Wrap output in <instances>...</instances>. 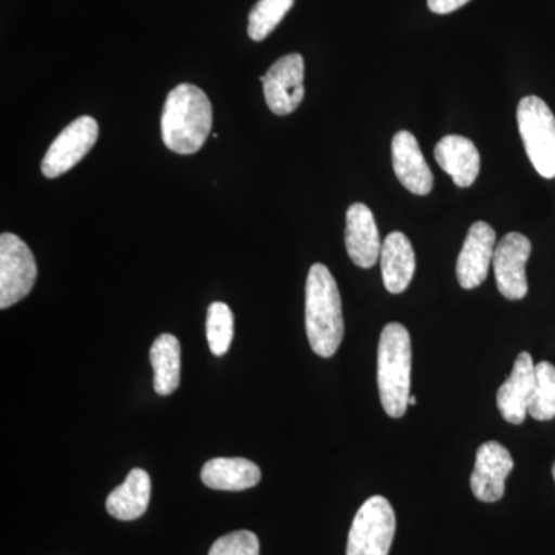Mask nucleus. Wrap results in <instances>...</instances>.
Returning a JSON list of instances; mask_svg holds the SVG:
<instances>
[{
	"mask_svg": "<svg viewBox=\"0 0 555 555\" xmlns=\"http://www.w3.org/2000/svg\"><path fill=\"white\" fill-rule=\"evenodd\" d=\"M214 124V108L207 94L192 83L175 87L164 105L160 131L167 149L193 155L203 147Z\"/></svg>",
	"mask_w": 555,
	"mask_h": 555,
	"instance_id": "obj_1",
	"label": "nucleus"
},
{
	"mask_svg": "<svg viewBox=\"0 0 555 555\" xmlns=\"http://www.w3.org/2000/svg\"><path fill=\"white\" fill-rule=\"evenodd\" d=\"M306 332L313 352L321 358L337 353L345 337L341 295L324 264H313L306 283Z\"/></svg>",
	"mask_w": 555,
	"mask_h": 555,
	"instance_id": "obj_2",
	"label": "nucleus"
},
{
	"mask_svg": "<svg viewBox=\"0 0 555 555\" xmlns=\"http://www.w3.org/2000/svg\"><path fill=\"white\" fill-rule=\"evenodd\" d=\"M411 335L403 324L389 323L378 345V390L386 414L401 418L411 397Z\"/></svg>",
	"mask_w": 555,
	"mask_h": 555,
	"instance_id": "obj_3",
	"label": "nucleus"
},
{
	"mask_svg": "<svg viewBox=\"0 0 555 555\" xmlns=\"http://www.w3.org/2000/svg\"><path fill=\"white\" fill-rule=\"evenodd\" d=\"M525 150L540 177L555 178V116L545 101L526 96L517 108Z\"/></svg>",
	"mask_w": 555,
	"mask_h": 555,
	"instance_id": "obj_4",
	"label": "nucleus"
},
{
	"mask_svg": "<svg viewBox=\"0 0 555 555\" xmlns=\"http://www.w3.org/2000/svg\"><path fill=\"white\" fill-rule=\"evenodd\" d=\"M396 528V513L389 500L371 496L358 509L350 526L346 555H389Z\"/></svg>",
	"mask_w": 555,
	"mask_h": 555,
	"instance_id": "obj_5",
	"label": "nucleus"
},
{
	"mask_svg": "<svg viewBox=\"0 0 555 555\" xmlns=\"http://www.w3.org/2000/svg\"><path fill=\"white\" fill-rule=\"evenodd\" d=\"M38 264L30 247L13 233L0 235V309H9L30 294Z\"/></svg>",
	"mask_w": 555,
	"mask_h": 555,
	"instance_id": "obj_6",
	"label": "nucleus"
},
{
	"mask_svg": "<svg viewBox=\"0 0 555 555\" xmlns=\"http://www.w3.org/2000/svg\"><path fill=\"white\" fill-rule=\"evenodd\" d=\"M100 126L91 116H80L61 131L42 160L43 177L53 179L67 173L86 158L96 144Z\"/></svg>",
	"mask_w": 555,
	"mask_h": 555,
	"instance_id": "obj_7",
	"label": "nucleus"
},
{
	"mask_svg": "<svg viewBox=\"0 0 555 555\" xmlns=\"http://www.w3.org/2000/svg\"><path fill=\"white\" fill-rule=\"evenodd\" d=\"M531 241L517 232L507 233L495 246L492 266L496 287L511 301H518L528 295L526 262L531 257Z\"/></svg>",
	"mask_w": 555,
	"mask_h": 555,
	"instance_id": "obj_8",
	"label": "nucleus"
},
{
	"mask_svg": "<svg viewBox=\"0 0 555 555\" xmlns=\"http://www.w3.org/2000/svg\"><path fill=\"white\" fill-rule=\"evenodd\" d=\"M264 96L278 116L294 113L305 100V60L292 53L280 57L266 73Z\"/></svg>",
	"mask_w": 555,
	"mask_h": 555,
	"instance_id": "obj_9",
	"label": "nucleus"
},
{
	"mask_svg": "<svg viewBox=\"0 0 555 555\" xmlns=\"http://www.w3.org/2000/svg\"><path fill=\"white\" fill-rule=\"evenodd\" d=\"M514 460L499 441H486L478 448L470 488L480 502H499L505 495V481L513 473Z\"/></svg>",
	"mask_w": 555,
	"mask_h": 555,
	"instance_id": "obj_10",
	"label": "nucleus"
},
{
	"mask_svg": "<svg viewBox=\"0 0 555 555\" xmlns=\"http://www.w3.org/2000/svg\"><path fill=\"white\" fill-rule=\"evenodd\" d=\"M494 251L495 230L488 222H474L456 259V280L460 286L466 291L481 286L488 276Z\"/></svg>",
	"mask_w": 555,
	"mask_h": 555,
	"instance_id": "obj_11",
	"label": "nucleus"
},
{
	"mask_svg": "<svg viewBox=\"0 0 555 555\" xmlns=\"http://www.w3.org/2000/svg\"><path fill=\"white\" fill-rule=\"evenodd\" d=\"M345 241L347 255L358 268L371 269L377 264L383 244L374 214L364 204L356 203L347 208Z\"/></svg>",
	"mask_w": 555,
	"mask_h": 555,
	"instance_id": "obj_12",
	"label": "nucleus"
},
{
	"mask_svg": "<svg viewBox=\"0 0 555 555\" xmlns=\"http://www.w3.org/2000/svg\"><path fill=\"white\" fill-rule=\"evenodd\" d=\"M535 389V366L531 353L521 352L514 363L509 378L496 392L500 414L511 425H521L528 415L529 403Z\"/></svg>",
	"mask_w": 555,
	"mask_h": 555,
	"instance_id": "obj_13",
	"label": "nucleus"
},
{
	"mask_svg": "<svg viewBox=\"0 0 555 555\" xmlns=\"http://www.w3.org/2000/svg\"><path fill=\"white\" fill-rule=\"evenodd\" d=\"M392 164L398 181L414 193L426 196L433 192L434 175L427 166L418 141L411 131H398L392 139Z\"/></svg>",
	"mask_w": 555,
	"mask_h": 555,
	"instance_id": "obj_14",
	"label": "nucleus"
},
{
	"mask_svg": "<svg viewBox=\"0 0 555 555\" xmlns=\"http://www.w3.org/2000/svg\"><path fill=\"white\" fill-rule=\"evenodd\" d=\"M436 159L455 185L466 189L476 182L480 173V153L470 139L449 134L438 142Z\"/></svg>",
	"mask_w": 555,
	"mask_h": 555,
	"instance_id": "obj_15",
	"label": "nucleus"
},
{
	"mask_svg": "<svg viewBox=\"0 0 555 555\" xmlns=\"http://www.w3.org/2000/svg\"><path fill=\"white\" fill-rule=\"evenodd\" d=\"M383 283L392 295L403 294L414 278L416 261L411 241L401 232L387 235L379 254Z\"/></svg>",
	"mask_w": 555,
	"mask_h": 555,
	"instance_id": "obj_16",
	"label": "nucleus"
},
{
	"mask_svg": "<svg viewBox=\"0 0 555 555\" xmlns=\"http://www.w3.org/2000/svg\"><path fill=\"white\" fill-rule=\"evenodd\" d=\"M201 480L217 491H244L261 480V469L246 459H214L201 473Z\"/></svg>",
	"mask_w": 555,
	"mask_h": 555,
	"instance_id": "obj_17",
	"label": "nucleus"
},
{
	"mask_svg": "<svg viewBox=\"0 0 555 555\" xmlns=\"http://www.w3.org/2000/svg\"><path fill=\"white\" fill-rule=\"evenodd\" d=\"M152 495V480L144 469H133L107 499L109 516L122 521L144 516Z\"/></svg>",
	"mask_w": 555,
	"mask_h": 555,
	"instance_id": "obj_18",
	"label": "nucleus"
},
{
	"mask_svg": "<svg viewBox=\"0 0 555 555\" xmlns=\"http://www.w3.org/2000/svg\"><path fill=\"white\" fill-rule=\"evenodd\" d=\"M150 361L155 372V386L158 396H170L178 389L181 379V345L171 334L159 335L150 349Z\"/></svg>",
	"mask_w": 555,
	"mask_h": 555,
	"instance_id": "obj_19",
	"label": "nucleus"
},
{
	"mask_svg": "<svg viewBox=\"0 0 555 555\" xmlns=\"http://www.w3.org/2000/svg\"><path fill=\"white\" fill-rule=\"evenodd\" d=\"M528 414L539 422L555 418V366L547 361L535 366V389Z\"/></svg>",
	"mask_w": 555,
	"mask_h": 555,
	"instance_id": "obj_20",
	"label": "nucleus"
},
{
	"mask_svg": "<svg viewBox=\"0 0 555 555\" xmlns=\"http://www.w3.org/2000/svg\"><path fill=\"white\" fill-rule=\"evenodd\" d=\"M295 0H259L248 14V36L264 40L294 7Z\"/></svg>",
	"mask_w": 555,
	"mask_h": 555,
	"instance_id": "obj_21",
	"label": "nucleus"
},
{
	"mask_svg": "<svg viewBox=\"0 0 555 555\" xmlns=\"http://www.w3.org/2000/svg\"><path fill=\"white\" fill-rule=\"evenodd\" d=\"M207 341L217 357L229 352L233 339V313L224 302H211L207 310Z\"/></svg>",
	"mask_w": 555,
	"mask_h": 555,
	"instance_id": "obj_22",
	"label": "nucleus"
},
{
	"mask_svg": "<svg viewBox=\"0 0 555 555\" xmlns=\"http://www.w3.org/2000/svg\"><path fill=\"white\" fill-rule=\"evenodd\" d=\"M208 555H259V540L250 531L230 532L214 543Z\"/></svg>",
	"mask_w": 555,
	"mask_h": 555,
	"instance_id": "obj_23",
	"label": "nucleus"
},
{
	"mask_svg": "<svg viewBox=\"0 0 555 555\" xmlns=\"http://www.w3.org/2000/svg\"><path fill=\"white\" fill-rule=\"evenodd\" d=\"M470 0H427V7L433 13L449 14L465 7Z\"/></svg>",
	"mask_w": 555,
	"mask_h": 555,
	"instance_id": "obj_24",
	"label": "nucleus"
},
{
	"mask_svg": "<svg viewBox=\"0 0 555 555\" xmlns=\"http://www.w3.org/2000/svg\"><path fill=\"white\" fill-rule=\"evenodd\" d=\"M416 404V398L414 396L409 397V406Z\"/></svg>",
	"mask_w": 555,
	"mask_h": 555,
	"instance_id": "obj_25",
	"label": "nucleus"
},
{
	"mask_svg": "<svg viewBox=\"0 0 555 555\" xmlns=\"http://www.w3.org/2000/svg\"><path fill=\"white\" fill-rule=\"evenodd\" d=\"M553 477H554V481H555V462H554V465H553Z\"/></svg>",
	"mask_w": 555,
	"mask_h": 555,
	"instance_id": "obj_26",
	"label": "nucleus"
}]
</instances>
